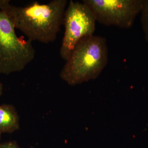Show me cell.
Returning a JSON list of instances; mask_svg holds the SVG:
<instances>
[{
    "mask_svg": "<svg viewBox=\"0 0 148 148\" xmlns=\"http://www.w3.org/2000/svg\"><path fill=\"white\" fill-rule=\"evenodd\" d=\"M67 0H53L47 4L37 2L26 7L11 5L5 12L15 27L28 40L48 44L54 41L64 24Z\"/></svg>",
    "mask_w": 148,
    "mask_h": 148,
    "instance_id": "cell-1",
    "label": "cell"
},
{
    "mask_svg": "<svg viewBox=\"0 0 148 148\" xmlns=\"http://www.w3.org/2000/svg\"><path fill=\"white\" fill-rule=\"evenodd\" d=\"M108 60L106 38L94 35L86 37L74 48L60 76L70 85L81 84L98 77Z\"/></svg>",
    "mask_w": 148,
    "mask_h": 148,
    "instance_id": "cell-2",
    "label": "cell"
},
{
    "mask_svg": "<svg viewBox=\"0 0 148 148\" xmlns=\"http://www.w3.org/2000/svg\"><path fill=\"white\" fill-rule=\"evenodd\" d=\"M15 29L8 14L0 10V74L21 71L35 58L32 42L17 36Z\"/></svg>",
    "mask_w": 148,
    "mask_h": 148,
    "instance_id": "cell-3",
    "label": "cell"
},
{
    "mask_svg": "<svg viewBox=\"0 0 148 148\" xmlns=\"http://www.w3.org/2000/svg\"><path fill=\"white\" fill-rule=\"evenodd\" d=\"M96 19L91 11L83 3L70 1L64 19L65 32L60 53L66 60L79 41L93 35Z\"/></svg>",
    "mask_w": 148,
    "mask_h": 148,
    "instance_id": "cell-4",
    "label": "cell"
},
{
    "mask_svg": "<svg viewBox=\"0 0 148 148\" xmlns=\"http://www.w3.org/2000/svg\"><path fill=\"white\" fill-rule=\"evenodd\" d=\"M96 21L106 26L129 29L141 13L143 0H83Z\"/></svg>",
    "mask_w": 148,
    "mask_h": 148,
    "instance_id": "cell-5",
    "label": "cell"
},
{
    "mask_svg": "<svg viewBox=\"0 0 148 148\" xmlns=\"http://www.w3.org/2000/svg\"><path fill=\"white\" fill-rule=\"evenodd\" d=\"M19 128V117L13 106H0V134L12 133Z\"/></svg>",
    "mask_w": 148,
    "mask_h": 148,
    "instance_id": "cell-6",
    "label": "cell"
},
{
    "mask_svg": "<svg viewBox=\"0 0 148 148\" xmlns=\"http://www.w3.org/2000/svg\"><path fill=\"white\" fill-rule=\"evenodd\" d=\"M141 21L145 38L148 42V0H143Z\"/></svg>",
    "mask_w": 148,
    "mask_h": 148,
    "instance_id": "cell-7",
    "label": "cell"
},
{
    "mask_svg": "<svg viewBox=\"0 0 148 148\" xmlns=\"http://www.w3.org/2000/svg\"><path fill=\"white\" fill-rule=\"evenodd\" d=\"M9 0H0V10L5 12L11 5L10 4Z\"/></svg>",
    "mask_w": 148,
    "mask_h": 148,
    "instance_id": "cell-8",
    "label": "cell"
},
{
    "mask_svg": "<svg viewBox=\"0 0 148 148\" xmlns=\"http://www.w3.org/2000/svg\"><path fill=\"white\" fill-rule=\"evenodd\" d=\"M0 148H19L15 142H10L0 145Z\"/></svg>",
    "mask_w": 148,
    "mask_h": 148,
    "instance_id": "cell-9",
    "label": "cell"
},
{
    "mask_svg": "<svg viewBox=\"0 0 148 148\" xmlns=\"http://www.w3.org/2000/svg\"><path fill=\"white\" fill-rule=\"evenodd\" d=\"M3 89L2 84L0 82V97H1L2 94Z\"/></svg>",
    "mask_w": 148,
    "mask_h": 148,
    "instance_id": "cell-10",
    "label": "cell"
},
{
    "mask_svg": "<svg viewBox=\"0 0 148 148\" xmlns=\"http://www.w3.org/2000/svg\"><path fill=\"white\" fill-rule=\"evenodd\" d=\"M1 134H0V140H1ZM0 145H1V144H0Z\"/></svg>",
    "mask_w": 148,
    "mask_h": 148,
    "instance_id": "cell-11",
    "label": "cell"
}]
</instances>
